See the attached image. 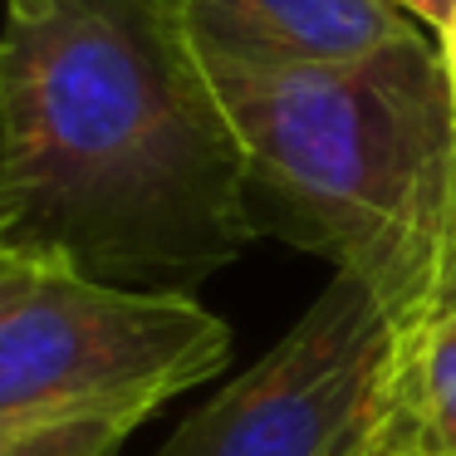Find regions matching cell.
<instances>
[{
  "label": "cell",
  "instance_id": "1",
  "mask_svg": "<svg viewBox=\"0 0 456 456\" xmlns=\"http://www.w3.org/2000/svg\"><path fill=\"white\" fill-rule=\"evenodd\" d=\"M15 246L172 289L250 246V177L162 0H0Z\"/></svg>",
  "mask_w": 456,
  "mask_h": 456
},
{
  "label": "cell",
  "instance_id": "2",
  "mask_svg": "<svg viewBox=\"0 0 456 456\" xmlns=\"http://www.w3.org/2000/svg\"><path fill=\"white\" fill-rule=\"evenodd\" d=\"M246 162L305 246L407 329L456 299V99L422 35L324 69H201Z\"/></svg>",
  "mask_w": 456,
  "mask_h": 456
},
{
  "label": "cell",
  "instance_id": "3",
  "mask_svg": "<svg viewBox=\"0 0 456 456\" xmlns=\"http://www.w3.org/2000/svg\"><path fill=\"white\" fill-rule=\"evenodd\" d=\"M231 358V329L187 289L109 285L50 265L0 319V442L54 427H138Z\"/></svg>",
  "mask_w": 456,
  "mask_h": 456
},
{
  "label": "cell",
  "instance_id": "4",
  "mask_svg": "<svg viewBox=\"0 0 456 456\" xmlns=\"http://www.w3.org/2000/svg\"><path fill=\"white\" fill-rule=\"evenodd\" d=\"M412 329L354 275L226 383L158 456H387L412 446L407 427Z\"/></svg>",
  "mask_w": 456,
  "mask_h": 456
},
{
  "label": "cell",
  "instance_id": "5",
  "mask_svg": "<svg viewBox=\"0 0 456 456\" xmlns=\"http://www.w3.org/2000/svg\"><path fill=\"white\" fill-rule=\"evenodd\" d=\"M197 69H324L412 35L393 0H162Z\"/></svg>",
  "mask_w": 456,
  "mask_h": 456
},
{
  "label": "cell",
  "instance_id": "6",
  "mask_svg": "<svg viewBox=\"0 0 456 456\" xmlns=\"http://www.w3.org/2000/svg\"><path fill=\"white\" fill-rule=\"evenodd\" d=\"M407 427L417 456H456V299L407 344Z\"/></svg>",
  "mask_w": 456,
  "mask_h": 456
},
{
  "label": "cell",
  "instance_id": "7",
  "mask_svg": "<svg viewBox=\"0 0 456 456\" xmlns=\"http://www.w3.org/2000/svg\"><path fill=\"white\" fill-rule=\"evenodd\" d=\"M133 427L118 422H84V427H54V432L15 436L0 442V456H118Z\"/></svg>",
  "mask_w": 456,
  "mask_h": 456
},
{
  "label": "cell",
  "instance_id": "8",
  "mask_svg": "<svg viewBox=\"0 0 456 456\" xmlns=\"http://www.w3.org/2000/svg\"><path fill=\"white\" fill-rule=\"evenodd\" d=\"M50 265H60L54 256L45 250H30V246H0V319L11 314V305L20 295H30V285L45 275ZM69 265V260H64Z\"/></svg>",
  "mask_w": 456,
  "mask_h": 456
},
{
  "label": "cell",
  "instance_id": "9",
  "mask_svg": "<svg viewBox=\"0 0 456 456\" xmlns=\"http://www.w3.org/2000/svg\"><path fill=\"white\" fill-rule=\"evenodd\" d=\"M15 231H20V207H15L11 167H5V138H0V246H15Z\"/></svg>",
  "mask_w": 456,
  "mask_h": 456
},
{
  "label": "cell",
  "instance_id": "10",
  "mask_svg": "<svg viewBox=\"0 0 456 456\" xmlns=\"http://www.w3.org/2000/svg\"><path fill=\"white\" fill-rule=\"evenodd\" d=\"M397 5H403V11L412 15V20H422L427 30H442V25H446V15H452V5H456V0H397Z\"/></svg>",
  "mask_w": 456,
  "mask_h": 456
},
{
  "label": "cell",
  "instance_id": "11",
  "mask_svg": "<svg viewBox=\"0 0 456 456\" xmlns=\"http://www.w3.org/2000/svg\"><path fill=\"white\" fill-rule=\"evenodd\" d=\"M436 54H442V69H446V89H452V99H456V5H452V15H446V25L436 30Z\"/></svg>",
  "mask_w": 456,
  "mask_h": 456
},
{
  "label": "cell",
  "instance_id": "12",
  "mask_svg": "<svg viewBox=\"0 0 456 456\" xmlns=\"http://www.w3.org/2000/svg\"><path fill=\"white\" fill-rule=\"evenodd\" d=\"M387 456H417V446H397V452H387Z\"/></svg>",
  "mask_w": 456,
  "mask_h": 456
},
{
  "label": "cell",
  "instance_id": "13",
  "mask_svg": "<svg viewBox=\"0 0 456 456\" xmlns=\"http://www.w3.org/2000/svg\"><path fill=\"white\" fill-rule=\"evenodd\" d=\"M393 5H397V0H393Z\"/></svg>",
  "mask_w": 456,
  "mask_h": 456
}]
</instances>
